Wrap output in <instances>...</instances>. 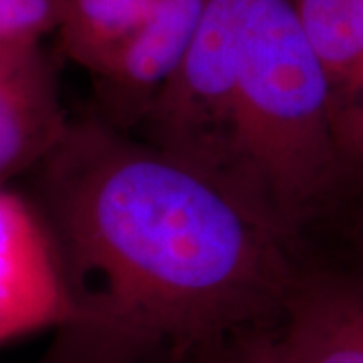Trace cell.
<instances>
[{
	"instance_id": "ba28073f",
	"label": "cell",
	"mask_w": 363,
	"mask_h": 363,
	"mask_svg": "<svg viewBox=\"0 0 363 363\" xmlns=\"http://www.w3.org/2000/svg\"><path fill=\"white\" fill-rule=\"evenodd\" d=\"M154 0H61L57 43L69 61L97 77L140 30Z\"/></svg>"
},
{
	"instance_id": "8fae6325",
	"label": "cell",
	"mask_w": 363,
	"mask_h": 363,
	"mask_svg": "<svg viewBox=\"0 0 363 363\" xmlns=\"http://www.w3.org/2000/svg\"><path fill=\"white\" fill-rule=\"evenodd\" d=\"M357 238H359V247H362V252H363V212H362V218H359V234H357Z\"/></svg>"
},
{
	"instance_id": "8992f818",
	"label": "cell",
	"mask_w": 363,
	"mask_h": 363,
	"mask_svg": "<svg viewBox=\"0 0 363 363\" xmlns=\"http://www.w3.org/2000/svg\"><path fill=\"white\" fill-rule=\"evenodd\" d=\"M71 121L43 43L0 45V186L40 166Z\"/></svg>"
},
{
	"instance_id": "52a82bcc",
	"label": "cell",
	"mask_w": 363,
	"mask_h": 363,
	"mask_svg": "<svg viewBox=\"0 0 363 363\" xmlns=\"http://www.w3.org/2000/svg\"><path fill=\"white\" fill-rule=\"evenodd\" d=\"M323 67L331 130L351 184L363 186V0H297Z\"/></svg>"
},
{
	"instance_id": "277c9868",
	"label": "cell",
	"mask_w": 363,
	"mask_h": 363,
	"mask_svg": "<svg viewBox=\"0 0 363 363\" xmlns=\"http://www.w3.org/2000/svg\"><path fill=\"white\" fill-rule=\"evenodd\" d=\"M71 319L49 228L26 192L0 186V345Z\"/></svg>"
},
{
	"instance_id": "30bf717a",
	"label": "cell",
	"mask_w": 363,
	"mask_h": 363,
	"mask_svg": "<svg viewBox=\"0 0 363 363\" xmlns=\"http://www.w3.org/2000/svg\"><path fill=\"white\" fill-rule=\"evenodd\" d=\"M200 363H236L233 359V355L228 353V351H224V353H216V355H210L206 359H202Z\"/></svg>"
},
{
	"instance_id": "3957f363",
	"label": "cell",
	"mask_w": 363,
	"mask_h": 363,
	"mask_svg": "<svg viewBox=\"0 0 363 363\" xmlns=\"http://www.w3.org/2000/svg\"><path fill=\"white\" fill-rule=\"evenodd\" d=\"M228 353L236 363H363V267L303 260L279 317Z\"/></svg>"
},
{
	"instance_id": "6da1fadb",
	"label": "cell",
	"mask_w": 363,
	"mask_h": 363,
	"mask_svg": "<svg viewBox=\"0 0 363 363\" xmlns=\"http://www.w3.org/2000/svg\"><path fill=\"white\" fill-rule=\"evenodd\" d=\"M26 178L71 303L37 363H200L267 329L303 264L226 184L97 116Z\"/></svg>"
},
{
	"instance_id": "5b68a950",
	"label": "cell",
	"mask_w": 363,
	"mask_h": 363,
	"mask_svg": "<svg viewBox=\"0 0 363 363\" xmlns=\"http://www.w3.org/2000/svg\"><path fill=\"white\" fill-rule=\"evenodd\" d=\"M208 0H154L140 30L95 81L101 117L121 131L138 130L156 95L182 65Z\"/></svg>"
},
{
	"instance_id": "7a4b0ae2",
	"label": "cell",
	"mask_w": 363,
	"mask_h": 363,
	"mask_svg": "<svg viewBox=\"0 0 363 363\" xmlns=\"http://www.w3.org/2000/svg\"><path fill=\"white\" fill-rule=\"evenodd\" d=\"M138 130L293 238L351 184L297 0H208L182 65Z\"/></svg>"
},
{
	"instance_id": "9c48e42d",
	"label": "cell",
	"mask_w": 363,
	"mask_h": 363,
	"mask_svg": "<svg viewBox=\"0 0 363 363\" xmlns=\"http://www.w3.org/2000/svg\"><path fill=\"white\" fill-rule=\"evenodd\" d=\"M61 0H0V45H39L55 35Z\"/></svg>"
}]
</instances>
